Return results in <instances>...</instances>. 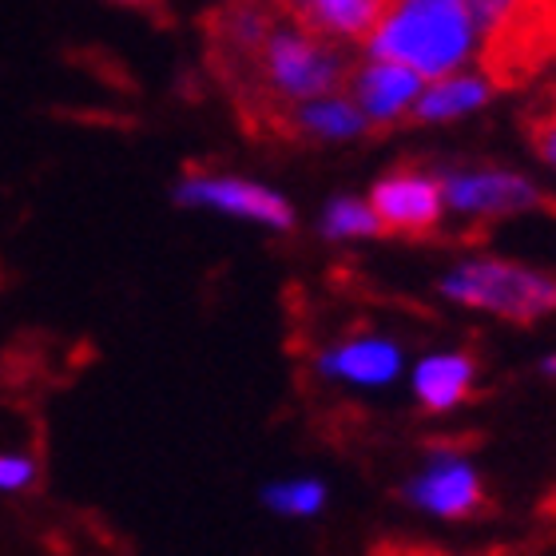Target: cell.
I'll return each instance as SVG.
<instances>
[{
  "mask_svg": "<svg viewBox=\"0 0 556 556\" xmlns=\"http://www.w3.org/2000/svg\"><path fill=\"white\" fill-rule=\"evenodd\" d=\"M553 501H556V497H553Z\"/></svg>",
  "mask_w": 556,
  "mask_h": 556,
  "instance_id": "cell-20",
  "label": "cell"
},
{
  "mask_svg": "<svg viewBox=\"0 0 556 556\" xmlns=\"http://www.w3.org/2000/svg\"><path fill=\"white\" fill-rule=\"evenodd\" d=\"M179 203H203V207H219L231 211V215H243V219L267 223L275 231H290L294 227V211L282 195L267 191L258 184H247V179H231V175H203L199 167L187 172V179L175 191Z\"/></svg>",
  "mask_w": 556,
  "mask_h": 556,
  "instance_id": "cell-7",
  "label": "cell"
},
{
  "mask_svg": "<svg viewBox=\"0 0 556 556\" xmlns=\"http://www.w3.org/2000/svg\"><path fill=\"white\" fill-rule=\"evenodd\" d=\"M406 497L414 501L417 509L457 521L481 505V477L465 457L450 450H438L429 457V465L406 485Z\"/></svg>",
  "mask_w": 556,
  "mask_h": 556,
  "instance_id": "cell-8",
  "label": "cell"
},
{
  "mask_svg": "<svg viewBox=\"0 0 556 556\" xmlns=\"http://www.w3.org/2000/svg\"><path fill=\"white\" fill-rule=\"evenodd\" d=\"M493 84L481 76V72H450V76H438L426 92H417V100L406 112V128L417 124H438V119H457L465 112H477L493 100Z\"/></svg>",
  "mask_w": 556,
  "mask_h": 556,
  "instance_id": "cell-11",
  "label": "cell"
},
{
  "mask_svg": "<svg viewBox=\"0 0 556 556\" xmlns=\"http://www.w3.org/2000/svg\"><path fill=\"white\" fill-rule=\"evenodd\" d=\"M370 207L382 219L386 235H406V239H426L441 227L445 215V195H441V179L426 175L417 167H397L382 175L370 191Z\"/></svg>",
  "mask_w": 556,
  "mask_h": 556,
  "instance_id": "cell-4",
  "label": "cell"
},
{
  "mask_svg": "<svg viewBox=\"0 0 556 556\" xmlns=\"http://www.w3.org/2000/svg\"><path fill=\"white\" fill-rule=\"evenodd\" d=\"M374 136L370 119L362 116V108L346 92L318 96L306 100L282 119L278 143H342V139Z\"/></svg>",
  "mask_w": 556,
  "mask_h": 556,
  "instance_id": "cell-9",
  "label": "cell"
},
{
  "mask_svg": "<svg viewBox=\"0 0 556 556\" xmlns=\"http://www.w3.org/2000/svg\"><path fill=\"white\" fill-rule=\"evenodd\" d=\"M282 16L306 33L366 45L386 12V0H275Z\"/></svg>",
  "mask_w": 556,
  "mask_h": 556,
  "instance_id": "cell-10",
  "label": "cell"
},
{
  "mask_svg": "<svg viewBox=\"0 0 556 556\" xmlns=\"http://www.w3.org/2000/svg\"><path fill=\"white\" fill-rule=\"evenodd\" d=\"M366 48L438 80L477 56V36L462 0H386Z\"/></svg>",
  "mask_w": 556,
  "mask_h": 556,
  "instance_id": "cell-2",
  "label": "cell"
},
{
  "mask_svg": "<svg viewBox=\"0 0 556 556\" xmlns=\"http://www.w3.org/2000/svg\"><path fill=\"white\" fill-rule=\"evenodd\" d=\"M36 481V465L28 457H0V489H28Z\"/></svg>",
  "mask_w": 556,
  "mask_h": 556,
  "instance_id": "cell-17",
  "label": "cell"
},
{
  "mask_svg": "<svg viewBox=\"0 0 556 556\" xmlns=\"http://www.w3.org/2000/svg\"><path fill=\"white\" fill-rule=\"evenodd\" d=\"M521 131L529 139L536 160H545L548 167H556V92L548 88L541 100L533 104V112L521 116Z\"/></svg>",
  "mask_w": 556,
  "mask_h": 556,
  "instance_id": "cell-16",
  "label": "cell"
},
{
  "mask_svg": "<svg viewBox=\"0 0 556 556\" xmlns=\"http://www.w3.org/2000/svg\"><path fill=\"white\" fill-rule=\"evenodd\" d=\"M323 235L326 239H370V235H386V231H382V219L374 215L370 203L342 195L326 207Z\"/></svg>",
  "mask_w": 556,
  "mask_h": 556,
  "instance_id": "cell-14",
  "label": "cell"
},
{
  "mask_svg": "<svg viewBox=\"0 0 556 556\" xmlns=\"http://www.w3.org/2000/svg\"><path fill=\"white\" fill-rule=\"evenodd\" d=\"M441 294L469 311L501 314L517 326L556 314V275L521 267L513 258H469L441 278Z\"/></svg>",
  "mask_w": 556,
  "mask_h": 556,
  "instance_id": "cell-3",
  "label": "cell"
},
{
  "mask_svg": "<svg viewBox=\"0 0 556 556\" xmlns=\"http://www.w3.org/2000/svg\"><path fill=\"white\" fill-rule=\"evenodd\" d=\"M477 36V72L513 92L556 68V0H462Z\"/></svg>",
  "mask_w": 556,
  "mask_h": 556,
  "instance_id": "cell-1",
  "label": "cell"
},
{
  "mask_svg": "<svg viewBox=\"0 0 556 556\" xmlns=\"http://www.w3.org/2000/svg\"><path fill=\"white\" fill-rule=\"evenodd\" d=\"M318 370L326 378H342V382L386 386L394 382V374L402 370V354L386 338H354L346 346L326 350L323 358H318Z\"/></svg>",
  "mask_w": 556,
  "mask_h": 556,
  "instance_id": "cell-12",
  "label": "cell"
},
{
  "mask_svg": "<svg viewBox=\"0 0 556 556\" xmlns=\"http://www.w3.org/2000/svg\"><path fill=\"white\" fill-rule=\"evenodd\" d=\"M112 4H124V9H136V12H148V16H155V21H167V4L163 0H112Z\"/></svg>",
  "mask_w": 556,
  "mask_h": 556,
  "instance_id": "cell-18",
  "label": "cell"
},
{
  "mask_svg": "<svg viewBox=\"0 0 556 556\" xmlns=\"http://www.w3.org/2000/svg\"><path fill=\"white\" fill-rule=\"evenodd\" d=\"M541 370H545V374H556V358H545V362H541Z\"/></svg>",
  "mask_w": 556,
  "mask_h": 556,
  "instance_id": "cell-19",
  "label": "cell"
},
{
  "mask_svg": "<svg viewBox=\"0 0 556 556\" xmlns=\"http://www.w3.org/2000/svg\"><path fill=\"white\" fill-rule=\"evenodd\" d=\"M421 72L397 64V60L374 56L366 64H354L346 84V96L362 108V116L370 119L374 139L406 128V112L421 92Z\"/></svg>",
  "mask_w": 556,
  "mask_h": 556,
  "instance_id": "cell-5",
  "label": "cell"
},
{
  "mask_svg": "<svg viewBox=\"0 0 556 556\" xmlns=\"http://www.w3.org/2000/svg\"><path fill=\"white\" fill-rule=\"evenodd\" d=\"M473 374L477 366L469 354H433V358L417 362L414 394L426 409H453L469 397Z\"/></svg>",
  "mask_w": 556,
  "mask_h": 556,
  "instance_id": "cell-13",
  "label": "cell"
},
{
  "mask_svg": "<svg viewBox=\"0 0 556 556\" xmlns=\"http://www.w3.org/2000/svg\"><path fill=\"white\" fill-rule=\"evenodd\" d=\"M438 179H441L445 207L485 223L545 207V195L517 172H453V175H438Z\"/></svg>",
  "mask_w": 556,
  "mask_h": 556,
  "instance_id": "cell-6",
  "label": "cell"
},
{
  "mask_svg": "<svg viewBox=\"0 0 556 556\" xmlns=\"http://www.w3.org/2000/svg\"><path fill=\"white\" fill-rule=\"evenodd\" d=\"M263 501L282 517H314L326 505V485L314 477H299V481H278V485L263 489Z\"/></svg>",
  "mask_w": 556,
  "mask_h": 556,
  "instance_id": "cell-15",
  "label": "cell"
}]
</instances>
